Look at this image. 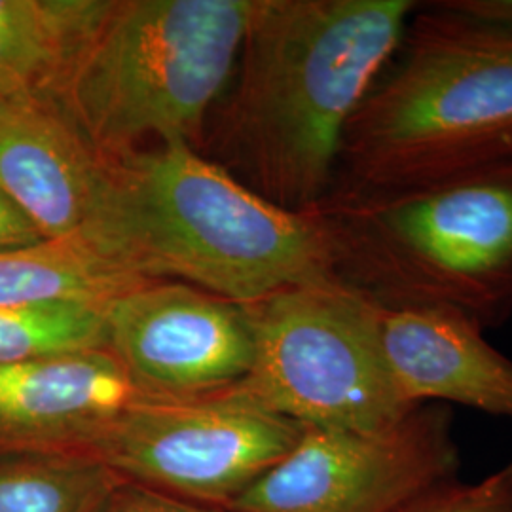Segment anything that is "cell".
<instances>
[{
    "mask_svg": "<svg viewBox=\"0 0 512 512\" xmlns=\"http://www.w3.org/2000/svg\"><path fill=\"white\" fill-rule=\"evenodd\" d=\"M112 0H0V101L55 97Z\"/></svg>",
    "mask_w": 512,
    "mask_h": 512,
    "instance_id": "13",
    "label": "cell"
},
{
    "mask_svg": "<svg viewBox=\"0 0 512 512\" xmlns=\"http://www.w3.org/2000/svg\"><path fill=\"white\" fill-rule=\"evenodd\" d=\"M255 363L238 385L304 427L372 433L403 420L382 340V308L336 275L247 306ZM420 406V404H418Z\"/></svg>",
    "mask_w": 512,
    "mask_h": 512,
    "instance_id": "6",
    "label": "cell"
},
{
    "mask_svg": "<svg viewBox=\"0 0 512 512\" xmlns=\"http://www.w3.org/2000/svg\"><path fill=\"white\" fill-rule=\"evenodd\" d=\"M101 512H224L211 505L164 494L124 480Z\"/></svg>",
    "mask_w": 512,
    "mask_h": 512,
    "instance_id": "18",
    "label": "cell"
},
{
    "mask_svg": "<svg viewBox=\"0 0 512 512\" xmlns=\"http://www.w3.org/2000/svg\"><path fill=\"white\" fill-rule=\"evenodd\" d=\"M348 190L399 194L512 167V31L421 2L349 124Z\"/></svg>",
    "mask_w": 512,
    "mask_h": 512,
    "instance_id": "3",
    "label": "cell"
},
{
    "mask_svg": "<svg viewBox=\"0 0 512 512\" xmlns=\"http://www.w3.org/2000/svg\"><path fill=\"white\" fill-rule=\"evenodd\" d=\"M109 351L148 393L202 397L238 387L255 363L247 306L186 283L148 281L107 306Z\"/></svg>",
    "mask_w": 512,
    "mask_h": 512,
    "instance_id": "9",
    "label": "cell"
},
{
    "mask_svg": "<svg viewBox=\"0 0 512 512\" xmlns=\"http://www.w3.org/2000/svg\"><path fill=\"white\" fill-rule=\"evenodd\" d=\"M2 103H4V101H0V105H2Z\"/></svg>",
    "mask_w": 512,
    "mask_h": 512,
    "instance_id": "21",
    "label": "cell"
},
{
    "mask_svg": "<svg viewBox=\"0 0 512 512\" xmlns=\"http://www.w3.org/2000/svg\"><path fill=\"white\" fill-rule=\"evenodd\" d=\"M448 8L463 16L512 31V0H444Z\"/></svg>",
    "mask_w": 512,
    "mask_h": 512,
    "instance_id": "20",
    "label": "cell"
},
{
    "mask_svg": "<svg viewBox=\"0 0 512 512\" xmlns=\"http://www.w3.org/2000/svg\"><path fill=\"white\" fill-rule=\"evenodd\" d=\"M148 281L82 236L0 253V306H109Z\"/></svg>",
    "mask_w": 512,
    "mask_h": 512,
    "instance_id": "14",
    "label": "cell"
},
{
    "mask_svg": "<svg viewBox=\"0 0 512 512\" xmlns=\"http://www.w3.org/2000/svg\"><path fill=\"white\" fill-rule=\"evenodd\" d=\"M317 213L334 275L384 310L512 317V167L399 194L342 192Z\"/></svg>",
    "mask_w": 512,
    "mask_h": 512,
    "instance_id": "4",
    "label": "cell"
},
{
    "mask_svg": "<svg viewBox=\"0 0 512 512\" xmlns=\"http://www.w3.org/2000/svg\"><path fill=\"white\" fill-rule=\"evenodd\" d=\"M420 4L255 0L234 131L258 194L294 213L329 200L349 124Z\"/></svg>",
    "mask_w": 512,
    "mask_h": 512,
    "instance_id": "1",
    "label": "cell"
},
{
    "mask_svg": "<svg viewBox=\"0 0 512 512\" xmlns=\"http://www.w3.org/2000/svg\"><path fill=\"white\" fill-rule=\"evenodd\" d=\"M44 238L35 224L0 192V253L37 245Z\"/></svg>",
    "mask_w": 512,
    "mask_h": 512,
    "instance_id": "19",
    "label": "cell"
},
{
    "mask_svg": "<svg viewBox=\"0 0 512 512\" xmlns=\"http://www.w3.org/2000/svg\"><path fill=\"white\" fill-rule=\"evenodd\" d=\"M304 431L239 387L202 397L148 395L84 452L133 484L228 505L285 458Z\"/></svg>",
    "mask_w": 512,
    "mask_h": 512,
    "instance_id": "7",
    "label": "cell"
},
{
    "mask_svg": "<svg viewBox=\"0 0 512 512\" xmlns=\"http://www.w3.org/2000/svg\"><path fill=\"white\" fill-rule=\"evenodd\" d=\"M148 395L109 349L0 365V439L84 450Z\"/></svg>",
    "mask_w": 512,
    "mask_h": 512,
    "instance_id": "11",
    "label": "cell"
},
{
    "mask_svg": "<svg viewBox=\"0 0 512 512\" xmlns=\"http://www.w3.org/2000/svg\"><path fill=\"white\" fill-rule=\"evenodd\" d=\"M391 512H512V459L478 482L440 480Z\"/></svg>",
    "mask_w": 512,
    "mask_h": 512,
    "instance_id": "17",
    "label": "cell"
},
{
    "mask_svg": "<svg viewBox=\"0 0 512 512\" xmlns=\"http://www.w3.org/2000/svg\"><path fill=\"white\" fill-rule=\"evenodd\" d=\"M107 186L109 162L55 101L0 105V192L42 238L86 236Z\"/></svg>",
    "mask_w": 512,
    "mask_h": 512,
    "instance_id": "10",
    "label": "cell"
},
{
    "mask_svg": "<svg viewBox=\"0 0 512 512\" xmlns=\"http://www.w3.org/2000/svg\"><path fill=\"white\" fill-rule=\"evenodd\" d=\"M385 357L414 406L459 404L512 421V359L458 311L384 310Z\"/></svg>",
    "mask_w": 512,
    "mask_h": 512,
    "instance_id": "12",
    "label": "cell"
},
{
    "mask_svg": "<svg viewBox=\"0 0 512 512\" xmlns=\"http://www.w3.org/2000/svg\"><path fill=\"white\" fill-rule=\"evenodd\" d=\"M109 349L107 306H0V365Z\"/></svg>",
    "mask_w": 512,
    "mask_h": 512,
    "instance_id": "16",
    "label": "cell"
},
{
    "mask_svg": "<svg viewBox=\"0 0 512 512\" xmlns=\"http://www.w3.org/2000/svg\"><path fill=\"white\" fill-rule=\"evenodd\" d=\"M124 482L84 450L0 461V512H101Z\"/></svg>",
    "mask_w": 512,
    "mask_h": 512,
    "instance_id": "15",
    "label": "cell"
},
{
    "mask_svg": "<svg viewBox=\"0 0 512 512\" xmlns=\"http://www.w3.org/2000/svg\"><path fill=\"white\" fill-rule=\"evenodd\" d=\"M82 238L145 279L179 277L238 306L334 277L317 211L275 205L184 143L109 162L105 202Z\"/></svg>",
    "mask_w": 512,
    "mask_h": 512,
    "instance_id": "2",
    "label": "cell"
},
{
    "mask_svg": "<svg viewBox=\"0 0 512 512\" xmlns=\"http://www.w3.org/2000/svg\"><path fill=\"white\" fill-rule=\"evenodd\" d=\"M450 406L427 403L372 433L306 427L293 450L232 499L230 512H391L458 476Z\"/></svg>",
    "mask_w": 512,
    "mask_h": 512,
    "instance_id": "8",
    "label": "cell"
},
{
    "mask_svg": "<svg viewBox=\"0 0 512 512\" xmlns=\"http://www.w3.org/2000/svg\"><path fill=\"white\" fill-rule=\"evenodd\" d=\"M253 10L255 0H114L55 103L105 162L145 139L190 145L234 71Z\"/></svg>",
    "mask_w": 512,
    "mask_h": 512,
    "instance_id": "5",
    "label": "cell"
}]
</instances>
